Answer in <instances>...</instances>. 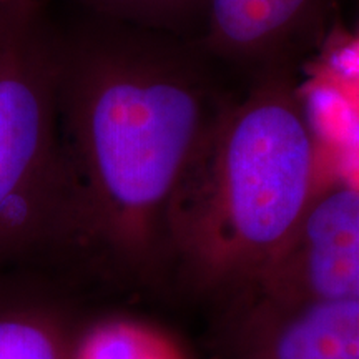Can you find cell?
Segmentation results:
<instances>
[{"label":"cell","instance_id":"cell-1","mask_svg":"<svg viewBox=\"0 0 359 359\" xmlns=\"http://www.w3.org/2000/svg\"><path fill=\"white\" fill-rule=\"evenodd\" d=\"M215 107L167 58L93 47L58 70L65 255L125 290L170 291L167 215Z\"/></svg>","mask_w":359,"mask_h":359},{"label":"cell","instance_id":"cell-2","mask_svg":"<svg viewBox=\"0 0 359 359\" xmlns=\"http://www.w3.org/2000/svg\"><path fill=\"white\" fill-rule=\"evenodd\" d=\"M318 191L313 128L288 79L215 107L168 208L170 291L213 311L248 293Z\"/></svg>","mask_w":359,"mask_h":359},{"label":"cell","instance_id":"cell-3","mask_svg":"<svg viewBox=\"0 0 359 359\" xmlns=\"http://www.w3.org/2000/svg\"><path fill=\"white\" fill-rule=\"evenodd\" d=\"M58 70L29 11L0 15V273L65 255L67 173Z\"/></svg>","mask_w":359,"mask_h":359},{"label":"cell","instance_id":"cell-4","mask_svg":"<svg viewBox=\"0 0 359 359\" xmlns=\"http://www.w3.org/2000/svg\"><path fill=\"white\" fill-rule=\"evenodd\" d=\"M210 359H359V296H245L215 309Z\"/></svg>","mask_w":359,"mask_h":359},{"label":"cell","instance_id":"cell-5","mask_svg":"<svg viewBox=\"0 0 359 359\" xmlns=\"http://www.w3.org/2000/svg\"><path fill=\"white\" fill-rule=\"evenodd\" d=\"M245 296H359V187L318 191L291 243Z\"/></svg>","mask_w":359,"mask_h":359},{"label":"cell","instance_id":"cell-6","mask_svg":"<svg viewBox=\"0 0 359 359\" xmlns=\"http://www.w3.org/2000/svg\"><path fill=\"white\" fill-rule=\"evenodd\" d=\"M325 0H206L205 42L236 60L280 55L316 24Z\"/></svg>","mask_w":359,"mask_h":359},{"label":"cell","instance_id":"cell-7","mask_svg":"<svg viewBox=\"0 0 359 359\" xmlns=\"http://www.w3.org/2000/svg\"><path fill=\"white\" fill-rule=\"evenodd\" d=\"M83 318L52 286L0 273V359H70Z\"/></svg>","mask_w":359,"mask_h":359},{"label":"cell","instance_id":"cell-8","mask_svg":"<svg viewBox=\"0 0 359 359\" xmlns=\"http://www.w3.org/2000/svg\"><path fill=\"white\" fill-rule=\"evenodd\" d=\"M70 359H196L167 326L130 313H102L80 323Z\"/></svg>","mask_w":359,"mask_h":359},{"label":"cell","instance_id":"cell-9","mask_svg":"<svg viewBox=\"0 0 359 359\" xmlns=\"http://www.w3.org/2000/svg\"><path fill=\"white\" fill-rule=\"evenodd\" d=\"M102 11L145 25L173 27L203 17L206 0H90Z\"/></svg>","mask_w":359,"mask_h":359},{"label":"cell","instance_id":"cell-10","mask_svg":"<svg viewBox=\"0 0 359 359\" xmlns=\"http://www.w3.org/2000/svg\"><path fill=\"white\" fill-rule=\"evenodd\" d=\"M34 0H0V11H27Z\"/></svg>","mask_w":359,"mask_h":359},{"label":"cell","instance_id":"cell-11","mask_svg":"<svg viewBox=\"0 0 359 359\" xmlns=\"http://www.w3.org/2000/svg\"><path fill=\"white\" fill-rule=\"evenodd\" d=\"M2 12H4V11H0V13H2Z\"/></svg>","mask_w":359,"mask_h":359}]
</instances>
